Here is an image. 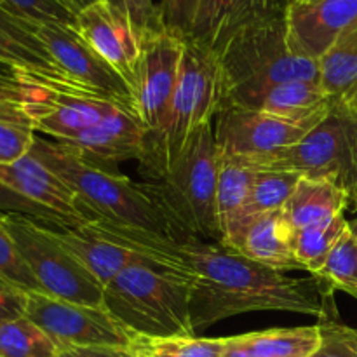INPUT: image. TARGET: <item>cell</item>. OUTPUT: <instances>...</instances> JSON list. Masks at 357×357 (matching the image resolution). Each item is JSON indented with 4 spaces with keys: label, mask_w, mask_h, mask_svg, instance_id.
Returning <instances> with one entry per match:
<instances>
[{
    "label": "cell",
    "mask_w": 357,
    "mask_h": 357,
    "mask_svg": "<svg viewBox=\"0 0 357 357\" xmlns=\"http://www.w3.org/2000/svg\"><path fill=\"white\" fill-rule=\"evenodd\" d=\"M14 20L44 47L63 75L135 110V100L129 84L91 49V45L80 37L75 28L51 23H33L21 17Z\"/></svg>",
    "instance_id": "8fae6325"
},
{
    "label": "cell",
    "mask_w": 357,
    "mask_h": 357,
    "mask_svg": "<svg viewBox=\"0 0 357 357\" xmlns=\"http://www.w3.org/2000/svg\"><path fill=\"white\" fill-rule=\"evenodd\" d=\"M0 279L17 286L26 293L40 291L37 279L33 278L30 267L10 237L9 230L3 225L2 215H0Z\"/></svg>",
    "instance_id": "836d02e7"
},
{
    "label": "cell",
    "mask_w": 357,
    "mask_h": 357,
    "mask_svg": "<svg viewBox=\"0 0 357 357\" xmlns=\"http://www.w3.org/2000/svg\"><path fill=\"white\" fill-rule=\"evenodd\" d=\"M220 152L215 124L199 126L180 159L159 176L146 180L150 194L190 239L222 243L216 215Z\"/></svg>",
    "instance_id": "8992f818"
},
{
    "label": "cell",
    "mask_w": 357,
    "mask_h": 357,
    "mask_svg": "<svg viewBox=\"0 0 357 357\" xmlns=\"http://www.w3.org/2000/svg\"><path fill=\"white\" fill-rule=\"evenodd\" d=\"M286 2H289V0H286Z\"/></svg>",
    "instance_id": "f6af8a7d"
},
{
    "label": "cell",
    "mask_w": 357,
    "mask_h": 357,
    "mask_svg": "<svg viewBox=\"0 0 357 357\" xmlns=\"http://www.w3.org/2000/svg\"><path fill=\"white\" fill-rule=\"evenodd\" d=\"M222 108V80L216 54L185 40L176 89L159 131L146 135L142 173L145 180L169 169L199 126L213 122Z\"/></svg>",
    "instance_id": "277c9868"
},
{
    "label": "cell",
    "mask_w": 357,
    "mask_h": 357,
    "mask_svg": "<svg viewBox=\"0 0 357 357\" xmlns=\"http://www.w3.org/2000/svg\"><path fill=\"white\" fill-rule=\"evenodd\" d=\"M291 234V227L281 209L250 220L222 244L275 271H302L293 253Z\"/></svg>",
    "instance_id": "ac0fdd59"
},
{
    "label": "cell",
    "mask_w": 357,
    "mask_h": 357,
    "mask_svg": "<svg viewBox=\"0 0 357 357\" xmlns=\"http://www.w3.org/2000/svg\"><path fill=\"white\" fill-rule=\"evenodd\" d=\"M319 84L333 103L357 114V28L319 59Z\"/></svg>",
    "instance_id": "7402d4cb"
},
{
    "label": "cell",
    "mask_w": 357,
    "mask_h": 357,
    "mask_svg": "<svg viewBox=\"0 0 357 357\" xmlns=\"http://www.w3.org/2000/svg\"><path fill=\"white\" fill-rule=\"evenodd\" d=\"M185 38L166 28L142 38V56L132 82V100L146 135L159 131L176 89Z\"/></svg>",
    "instance_id": "7c38bea8"
},
{
    "label": "cell",
    "mask_w": 357,
    "mask_h": 357,
    "mask_svg": "<svg viewBox=\"0 0 357 357\" xmlns=\"http://www.w3.org/2000/svg\"><path fill=\"white\" fill-rule=\"evenodd\" d=\"M201 0H160L162 26L181 38H190Z\"/></svg>",
    "instance_id": "8d00e7d4"
},
{
    "label": "cell",
    "mask_w": 357,
    "mask_h": 357,
    "mask_svg": "<svg viewBox=\"0 0 357 357\" xmlns=\"http://www.w3.org/2000/svg\"><path fill=\"white\" fill-rule=\"evenodd\" d=\"M146 129L135 110L115 107L98 124L82 129L63 143L75 146L84 157L115 167L121 160H142L145 153Z\"/></svg>",
    "instance_id": "9a60e30c"
},
{
    "label": "cell",
    "mask_w": 357,
    "mask_h": 357,
    "mask_svg": "<svg viewBox=\"0 0 357 357\" xmlns=\"http://www.w3.org/2000/svg\"><path fill=\"white\" fill-rule=\"evenodd\" d=\"M349 230H351L352 236L357 237V218L351 220V222H349Z\"/></svg>",
    "instance_id": "b9f144b4"
},
{
    "label": "cell",
    "mask_w": 357,
    "mask_h": 357,
    "mask_svg": "<svg viewBox=\"0 0 357 357\" xmlns=\"http://www.w3.org/2000/svg\"><path fill=\"white\" fill-rule=\"evenodd\" d=\"M258 357H310L319 347V326L274 328L241 335Z\"/></svg>",
    "instance_id": "484cf974"
},
{
    "label": "cell",
    "mask_w": 357,
    "mask_h": 357,
    "mask_svg": "<svg viewBox=\"0 0 357 357\" xmlns=\"http://www.w3.org/2000/svg\"><path fill=\"white\" fill-rule=\"evenodd\" d=\"M59 347L26 316L0 323V357H56Z\"/></svg>",
    "instance_id": "4316f807"
},
{
    "label": "cell",
    "mask_w": 357,
    "mask_h": 357,
    "mask_svg": "<svg viewBox=\"0 0 357 357\" xmlns=\"http://www.w3.org/2000/svg\"><path fill=\"white\" fill-rule=\"evenodd\" d=\"M31 84L24 77L23 68L0 61V101H20L24 103Z\"/></svg>",
    "instance_id": "74e56055"
},
{
    "label": "cell",
    "mask_w": 357,
    "mask_h": 357,
    "mask_svg": "<svg viewBox=\"0 0 357 357\" xmlns=\"http://www.w3.org/2000/svg\"><path fill=\"white\" fill-rule=\"evenodd\" d=\"M28 153L73 188L86 208L87 222L105 218L171 239H188L150 194L145 181L136 183L117 167L94 162L84 157L75 146L58 139L37 136Z\"/></svg>",
    "instance_id": "7a4b0ae2"
},
{
    "label": "cell",
    "mask_w": 357,
    "mask_h": 357,
    "mask_svg": "<svg viewBox=\"0 0 357 357\" xmlns=\"http://www.w3.org/2000/svg\"><path fill=\"white\" fill-rule=\"evenodd\" d=\"M323 119L324 115L293 121L250 108L225 107L215 121L216 145L222 157L237 159L260 171L265 162L298 143Z\"/></svg>",
    "instance_id": "9c48e42d"
},
{
    "label": "cell",
    "mask_w": 357,
    "mask_h": 357,
    "mask_svg": "<svg viewBox=\"0 0 357 357\" xmlns=\"http://www.w3.org/2000/svg\"><path fill=\"white\" fill-rule=\"evenodd\" d=\"M190 293L187 275L138 260L105 288L103 305L136 337H188L194 335Z\"/></svg>",
    "instance_id": "3957f363"
},
{
    "label": "cell",
    "mask_w": 357,
    "mask_h": 357,
    "mask_svg": "<svg viewBox=\"0 0 357 357\" xmlns=\"http://www.w3.org/2000/svg\"><path fill=\"white\" fill-rule=\"evenodd\" d=\"M352 206H354V208H352V209H357V199H356V201H354V204H352Z\"/></svg>",
    "instance_id": "ee69618b"
},
{
    "label": "cell",
    "mask_w": 357,
    "mask_h": 357,
    "mask_svg": "<svg viewBox=\"0 0 357 357\" xmlns=\"http://www.w3.org/2000/svg\"><path fill=\"white\" fill-rule=\"evenodd\" d=\"M2 220L42 293L84 305H103L105 288L63 246L56 230L21 215H2Z\"/></svg>",
    "instance_id": "ba28073f"
},
{
    "label": "cell",
    "mask_w": 357,
    "mask_h": 357,
    "mask_svg": "<svg viewBox=\"0 0 357 357\" xmlns=\"http://www.w3.org/2000/svg\"><path fill=\"white\" fill-rule=\"evenodd\" d=\"M30 115L20 101H0V162H14L30 152L35 138Z\"/></svg>",
    "instance_id": "83f0119b"
},
{
    "label": "cell",
    "mask_w": 357,
    "mask_h": 357,
    "mask_svg": "<svg viewBox=\"0 0 357 357\" xmlns=\"http://www.w3.org/2000/svg\"><path fill=\"white\" fill-rule=\"evenodd\" d=\"M75 30L132 91L136 66L142 56V37L131 21L98 0L77 14Z\"/></svg>",
    "instance_id": "5bb4252c"
},
{
    "label": "cell",
    "mask_w": 357,
    "mask_h": 357,
    "mask_svg": "<svg viewBox=\"0 0 357 357\" xmlns=\"http://www.w3.org/2000/svg\"><path fill=\"white\" fill-rule=\"evenodd\" d=\"M0 9L7 14L33 23L63 24L75 28L77 13L61 0H0Z\"/></svg>",
    "instance_id": "1f68e13d"
},
{
    "label": "cell",
    "mask_w": 357,
    "mask_h": 357,
    "mask_svg": "<svg viewBox=\"0 0 357 357\" xmlns=\"http://www.w3.org/2000/svg\"><path fill=\"white\" fill-rule=\"evenodd\" d=\"M24 316L59 347H132L136 335L122 326L105 305H84L54 298L42 291L28 293Z\"/></svg>",
    "instance_id": "30bf717a"
},
{
    "label": "cell",
    "mask_w": 357,
    "mask_h": 357,
    "mask_svg": "<svg viewBox=\"0 0 357 357\" xmlns=\"http://www.w3.org/2000/svg\"><path fill=\"white\" fill-rule=\"evenodd\" d=\"M222 105L241 93L289 80H319V63L298 56L288 40L284 9L251 21L216 54Z\"/></svg>",
    "instance_id": "5b68a950"
},
{
    "label": "cell",
    "mask_w": 357,
    "mask_h": 357,
    "mask_svg": "<svg viewBox=\"0 0 357 357\" xmlns=\"http://www.w3.org/2000/svg\"><path fill=\"white\" fill-rule=\"evenodd\" d=\"M56 357H138L136 347H75L61 351Z\"/></svg>",
    "instance_id": "ab89813d"
},
{
    "label": "cell",
    "mask_w": 357,
    "mask_h": 357,
    "mask_svg": "<svg viewBox=\"0 0 357 357\" xmlns=\"http://www.w3.org/2000/svg\"><path fill=\"white\" fill-rule=\"evenodd\" d=\"M101 2L128 17L142 38L153 31L164 30L159 6H155L153 0H101Z\"/></svg>",
    "instance_id": "d590c367"
},
{
    "label": "cell",
    "mask_w": 357,
    "mask_h": 357,
    "mask_svg": "<svg viewBox=\"0 0 357 357\" xmlns=\"http://www.w3.org/2000/svg\"><path fill=\"white\" fill-rule=\"evenodd\" d=\"M302 178V174L293 173V171H282V169H261L257 171L255 176L253 188L250 192L246 206H244L243 213L239 218L225 230L222 237V243H225L239 227L250 220L257 218V216L267 215V213L281 211L288 202L289 195L295 190L296 183ZM220 243V244H222Z\"/></svg>",
    "instance_id": "603a6c76"
},
{
    "label": "cell",
    "mask_w": 357,
    "mask_h": 357,
    "mask_svg": "<svg viewBox=\"0 0 357 357\" xmlns=\"http://www.w3.org/2000/svg\"><path fill=\"white\" fill-rule=\"evenodd\" d=\"M136 351H138V349H136ZM138 357H149V356H145V354H142V352L138 351Z\"/></svg>",
    "instance_id": "7bdbcfd3"
},
{
    "label": "cell",
    "mask_w": 357,
    "mask_h": 357,
    "mask_svg": "<svg viewBox=\"0 0 357 357\" xmlns=\"http://www.w3.org/2000/svg\"><path fill=\"white\" fill-rule=\"evenodd\" d=\"M261 169L293 171L331 181L347 192L352 206L357 199V114L333 103L323 121Z\"/></svg>",
    "instance_id": "52a82bcc"
},
{
    "label": "cell",
    "mask_w": 357,
    "mask_h": 357,
    "mask_svg": "<svg viewBox=\"0 0 357 357\" xmlns=\"http://www.w3.org/2000/svg\"><path fill=\"white\" fill-rule=\"evenodd\" d=\"M316 278L331 289H340L357 298V237L351 230L340 237Z\"/></svg>",
    "instance_id": "f546056e"
},
{
    "label": "cell",
    "mask_w": 357,
    "mask_h": 357,
    "mask_svg": "<svg viewBox=\"0 0 357 357\" xmlns=\"http://www.w3.org/2000/svg\"><path fill=\"white\" fill-rule=\"evenodd\" d=\"M319 326V347L310 357H357V330L335 319H324Z\"/></svg>",
    "instance_id": "e575fe53"
},
{
    "label": "cell",
    "mask_w": 357,
    "mask_h": 357,
    "mask_svg": "<svg viewBox=\"0 0 357 357\" xmlns=\"http://www.w3.org/2000/svg\"><path fill=\"white\" fill-rule=\"evenodd\" d=\"M284 17L293 51L319 61L338 38L357 28V0H289Z\"/></svg>",
    "instance_id": "4fadbf2b"
},
{
    "label": "cell",
    "mask_w": 357,
    "mask_h": 357,
    "mask_svg": "<svg viewBox=\"0 0 357 357\" xmlns=\"http://www.w3.org/2000/svg\"><path fill=\"white\" fill-rule=\"evenodd\" d=\"M351 204L347 192L326 180L302 176L282 208L291 230L305 229L344 215Z\"/></svg>",
    "instance_id": "44dd1931"
},
{
    "label": "cell",
    "mask_w": 357,
    "mask_h": 357,
    "mask_svg": "<svg viewBox=\"0 0 357 357\" xmlns=\"http://www.w3.org/2000/svg\"><path fill=\"white\" fill-rule=\"evenodd\" d=\"M28 293L0 279V323L24 316Z\"/></svg>",
    "instance_id": "f35d334b"
},
{
    "label": "cell",
    "mask_w": 357,
    "mask_h": 357,
    "mask_svg": "<svg viewBox=\"0 0 357 357\" xmlns=\"http://www.w3.org/2000/svg\"><path fill=\"white\" fill-rule=\"evenodd\" d=\"M84 229L139 253L152 264L192 281L190 317L194 331L232 316L279 310L333 319L331 288L316 275L291 278L288 272L257 264L220 243L171 239L160 234L93 218Z\"/></svg>",
    "instance_id": "6da1fadb"
},
{
    "label": "cell",
    "mask_w": 357,
    "mask_h": 357,
    "mask_svg": "<svg viewBox=\"0 0 357 357\" xmlns=\"http://www.w3.org/2000/svg\"><path fill=\"white\" fill-rule=\"evenodd\" d=\"M284 7L286 0H201L188 40L218 54L237 30Z\"/></svg>",
    "instance_id": "d6986e66"
},
{
    "label": "cell",
    "mask_w": 357,
    "mask_h": 357,
    "mask_svg": "<svg viewBox=\"0 0 357 357\" xmlns=\"http://www.w3.org/2000/svg\"><path fill=\"white\" fill-rule=\"evenodd\" d=\"M347 230L349 220L345 218V213L335 216L330 222L293 230L291 248L300 268L316 275Z\"/></svg>",
    "instance_id": "d4e9b609"
},
{
    "label": "cell",
    "mask_w": 357,
    "mask_h": 357,
    "mask_svg": "<svg viewBox=\"0 0 357 357\" xmlns=\"http://www.w3.org/2000/svg\"><path fill=\"white\" fill-rule=\"evenodd\" d=\"M61 2H65L66 6H68L70 9L73 10V13L79 14L80 10H84V9H86V7H89L91 3L98 2V0H61Z\"/></svg>",
    "instance_id": "60d3db41"
},
{
    "label": "cell",
    "mask_w": 357,
    "mask_h": 357,
    "mask_svg": "<svg viewBox=\"0 0 357 357\" xmlns=\"http://www.w3.org/2000/svg\"><path fill=\"white\" fill-rule=\"evenodd\" d=\"M331 105L333 101L324 93L319 80H289L250 93L236 94L223 101L222 108H250L282 119L303 121V119L323 117L330 112Z\"/></svg>",
    "instance_id": "e0dca14e"
},
{
    "label": "cell",
    "mask_w": 357,
    "mask_h": 357,
    "mask_svg": "<svg viewBox=\"0 0 357 357\" xmlns=\"http://www.w3.org/2000/svg\"><path fill=\"white\" fill-rule=\"evenodd\" d=\"M257 169L237 159L220 155L218 183H216V215L222 237L236 222L246 206L253 188Z\"/></svg>",
    "instance_id": "cb8c5ba5"
},
{
    "label": "cell",
    "mask_w": 357,
    "mask_h": 357,
    "mask_svg": "<svg viewBox=\"0 0 357 357\" xmlns=\"http://www.w3.org/2000/svg\"><path fill=\"white\" fill-rule=\"evenodd\" d=\"M56 236L61 241L63 246L98 279L103 288H107L117 278L119 272L124 271L129 264L146 260L139 253L96 236L91 230L84 229L82 225L56 230Z\"/></svg>",
    "instance_id": "ffe728a7"
},
{
    "label": "cell",
    "mask_w": 357,
    "mask_h": 357,
    "mask_svg": "<svg viewBox=\"0 0 357 357\" xmlns=\"http://www.w3.org/2000/svg\"><path fill=\"white\" fill-rule=\"evenodd\" d=\"M0 61L9 63L16 68L33 70V72L51 73V75H63L58 66L52 63L49 54L28 42L21 40L20 37L3 28L0 24ZM68 79V77H66Z\"/></svg>",
    "instance_id": "4dcf8cb0"
},
{
    "label": "cell",
    "mask_w": 357,
    "mask_h": 357,
    "mask_svg": "<svg viewBox=\"0 0 357 357\" xmlns=\"http://www.w3.org/2000/svg\"><path fill=\"white\" fill-rule=\"evenodd\" d=\"M0 181L77 225L87 222L86 208L73 188L30 153L14 162H0Z\"/></svg>",
    "instance_id": "2e32d148"
},
{
    "label": "cell",
    "mask_w": 357,
    "mask_h": 357,
    "mask_svg": "<svg viewBox=\"0 0 357 357\" xmlns=\"http://www.w3.org/2000/svg\"><path fill=\"white\" fill-rule=\"evenodd\" d=\"M135 347L149 357H222L225 351V338L167 337V338H136Z\"/></svg>",
    "instance_id": "f1b7e54d"
},
{
    "label": "cell",
    "mask_w": 357,
    "mask_h": 357,
    "mask_svg": "<svg viewBox=\"0 0 357 357\" xmlns=\"http://www.w3.org/2000/svg\"><path fill=\"white\" fill-rule=\"evenodd\" d=\"M0 215L26 216V218L35 220V222L42 223V225H45L51 230H65L73 229V227H80L77 223H73L72 220L61 216L59 213L44 208V206L23 197V195L17 194L16 190L7 187L2 181H0Z\"/></svg>",
    "instance_id": "d6a6232c"
}]
</instances>
